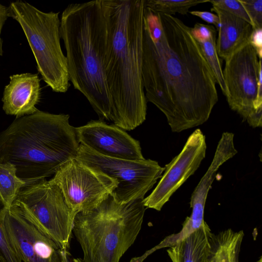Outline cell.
I'll return each mask as SVG.
<instances>
[{
    "mask_svg": "<svg viewBox=\"0 0 262 262\" xmlns=\"http://www.w3.org/2000/svg\"><path fill=\"white\" fill-rule=\"evenodd\" d=\"M158 14L159 40H152L143 25V84L147 101L179 133L208 120L218 101L216 81L191 28L172 15Z\"/></svg>",
    "mask_w": 262,
    "mask_h": 262,
    "instance_id": "6da1fadb",
    "label": "cell"
},
{
    "mask_svg": "<svg viewBox=\"0 0 262 262\" xmlns=\"http://www.w3.org/2000/svg\"><path fill=\"white\" fill-rule=\"evenodd\" d=\"M107 20L104 70L112 103V119L131 130L146 119L142 80L145 0H103Z\"/></svg>",
    "mask_w": 262,
    "mask_h": 262,
    "instance_id": "7a4b0ae2",
    "label": "cell"
},
{
    "mask_svg": "<svg viewBox=\"0 0 262 262\" xmlns=\"http://www.w3.org/2000/svg\"><path fill=\"white\" fill-rule=\"evenodd\" d=\"M60 35L70 81L101 120L112 121V103L104 70L107 20L103 0L69 4L61 14Z\"/></svg>",
    "mask_w": 262,
    "mask_h": 262,
    "instance_id": "3957f363",
    "label": "cell"
},
{
    "mask_svg": "<svg viewBox=\"0 0 262 262\" xmlns=\"http://www.w3.org/2000/svg\"><path fill=\"white\" fill-rule=\"evenodd\" d=\"M69 117L38 110L16 118L0 134V162L14 165L26 186L54 175L77 157L79 143Z\"/></svg>",
    "mask_w": 262,
    "mask_h": 262,
    "instance_id": "277c9868",
    "label": "cell"
},
{
    "mask_svg": "<svg viewBox=\"0 0 262 262\" xmlns=\"http://www.w3.org/2000/svg\"><path fill=\"white\" fill-rule=\"evenodd\" d=\"M145 210L143 199L121 204L110 194L91 210L77 213L73 234L82 262H119L137 238Z\"/></svg>",
    "mask_w": 262,
    "mask_h": 262,
    "instance_id": "5b68a950",
    "label": "cell"
},
{
    "mask_svg": "<svg viewBox=\"0 0 262 262\" xmlns=\"http://www.w3.org/2000/svg\"><path fill=\"white\" fill-rule=\"evenodd\" d=\"M8 7V17L17 21L24 31L43 81L54 92H66L70 83L60 45L59 12H45L21 0Z\"/></svg>",
    "mask_w": 262,
    "mask_h": 262,
    "instance_id": "8992f818",
    "label": "cell"
},
{
    "mask_svg": "<svg viewBox=\"0 0 262 262\" xmlns=\"http://www.w3.org/2000/svg\"><path fill=\"white\" fill-rule=\"evenodd\" d=\"M10 209L35 226L62 250H68L77 213L67 205L57 185L44 179L25 186Z\"/></svg>",
    "mask_w": 262,
    "mask_h": 262,
    "instance_id": "52a82bcc",
    "label": "cell"
},
{
    "mask_svg": "<svg viewBox=\"0 0 262 262\" xmlns=\"http://www.w3.org/2000/svg\"><path fill=\"white\" fill-rule=\"evenodd\" d=\"M76 158L115 181L117 185L111 195L121 204L144 199L145 194L162 177L165 169L151 159L133 161L104 157L81 144H79Z\"/></svg>",
    "mask_w": 262,
    "mask_h": 262,
    "instance_id": "ba28073f",
    "label": "cell"
},
{
    "mask_svg": "<svg viewBox=\"0 0 262 262\" xmlns=\"http://www.w3.org/2000/svg\"><path fill=\"white\" fill-rule=\"evenodd\" d=\"M223 71L226 93L230 108L253 127L262 125V103L258 101L259 75L261 59L250 42L226 60Z\"/></svg>",
    "mask_w": 262,
    "mask_h": 262,
    "instance_id": "9c48e42d",
    "label": "cell"
},
{
    "mask_svg": "<svg viewBox=\"0 0 262 262\" xmlns=\"http://www.w3.org/2000/svg\"><path fill=\"white\" fill-rule=\"evenodd\" d=\"M50 180L59 187L66 203L76 213L97 207L117 185L113 179L76 158L62 165Z\"/></svg>",
    "mask_w": 262,
    "mask_h": 262,
    "instance_id": "30bf717a",
    "label": "cell"
},
{
    "mask_svg": "<svg viewBox=\"0 0 262 262\" xmlns=\"http://www.w3.org/2000/svg\"><path fill=\"white\" fill-rule=\"evenodd\" d=\"M205 137L200 129L188 138L182 151L165 166L151 193L143 199L146 208L160 211L172 195L199 167L206 156Z\"/></svg>",
    "mask_w": 262,
    "mask_h": 262,
    "instance_id": "8fae6325",
    "label": "cell"
},
{
    "mask_svg": "<svg viewBox=\"0 0 262 262\" xmlns=\"http://www.w3.org/2000/svg\"><path fill=\"white\" fill-rule=\"evenodd\" d=\"M0 227L22 261L63 262L59 245L11 210H0Z\"/></svg>",
    "mask_w": 262,
    "mask_h": 262,
    "instance_id": "7c38bea8",
    "label": "cell"
},
{
    "mask_svg": "<svg viewBox=\"0 0 262 262\" xmlns=\"http://www.w3.org/2000/svg\"><path fill=\"white\" fill-rule=\"evenodd\" d=\"M75 128L79 143L98 155L133 161L145 159L139 141L115 124L91 120Z\"/></svg>",
    "mask_w": 262,
    "mask_h": 262,
    "instance_id": "4fadbf2b",
    "label": "cell"
},
{
    "mask_svg": "<svg viewBox=\"0 0 262 262\" xmlns=\"http://www.w3.org/2000/svg\"><path fill=\"white\" fill-rule=\"evenodd\" d=\"M237 153L233 137L228 134H223L211 164L192 193L190 202L192 208L190 215L186 218L178 233L166 236L160 243L162 248H169L175 245L201 227L205 222L204 209L207 194L216 172L222 165Z\"/></svg>",
    "mask_w": 262,
    "mask_h": 262,
    "instance_id": "5bb4252c",
    "label": "cell"
},
{
    "mask_svg": "<svg viewBox=\"0 0 262 262\" xmlns=\"http://www.w3.org/2000/svg\"><path fill=\"white\" fill-rule=\"evenodd\" d=\"M40 79L38 74L26 73L10 76V81L4 90L2 99L3 110L7 115L16 118L32 115L41 96Z\"/></svg>",
    "mask_w": 262,
    "mask_h": 262,
    "instance_id": "9a60e30c",
    "label": "cell"
},
{
    "mask_svg": "<svg viewBox=\"0 0 262 262\" xmlns=\"http://www.w3.org/2000/svg\"><path fill=\"white\" fill-rule=\"evenodd\" d=\"M211 11L220 19L216 48L219 57L226 60L233 53L250 42L253 28L244 19L212 6Z\"/></svg>",
    "mask_w": 262,
    "mask_h": 262,
    "instance_id": "2e32d148",
    "label": "cell"
},
{
    "mask_svg": "<svg viewBox=\"0 0 262 262\" xmlns=\"http://www.w3.org/2000/svg\"><path fill=\"white\" fill-rule=\"evenodd\" d=\"M212 234L205 221L200 228L167 250L172 262H208Z\"/></svg>",
    "mask_w": 262,
    "mask_h": 262,
    "instance_id": "e0dca14e",
    "label": "cell"
},
{
    "mask_svg": "<svg viewBox=\"0 0 262 262\" xmlns=\"http://www.w3.org/2000/svg\"><path fill=\"white\" fill-rule=\"evenodd\" d=\"M244 237L243 230L235 231L231 228L212 233L208 262H239Z\"/></svg>",
    "mask_w": 262,
    "mask_h": 262,
    "instance_id": "ac0fdd59",
    "label": "cell"
},
{
    "mask_svg": "<svg viewBox=\"0 0 262 262\" xmlns=\"http://www.w3.org/2000/svg\"><path fill=\"white\" fill-rule=\"evenodd\" d=\"M26 186V182L17 176L14 165L0 162V200L3 207L10 209L21 189Z\"/></svg>",
    "mask_w": 262,
    "mask_h": 262,
    "instance_id": "d6986e66",
    "label": "cell"
},
{
    "mask_svg": "<svg viewBox=\"0 0 262 262\" xmlns=\"http://www.w3.org/2000/svg\"><path fill=\"white\" fill-rule=\"evenodd\" d=\"M207 2L208 0H145V5L155 13L172 15L177 13L186 14L190 8Z\"/></svg>",
    "mask_w": 262,
    "mask_h": 262,
    "instance_id": "ffe728a7",
    "label": "cell"
},
{
    "mask_svg": "<svg viewBox=\"0 0 262 262\" xmlns=\"http://www.w3.org/2000/svg\"><path fill=\"white\" fill-rule=\"evenodd\" d=\"M216 35L214 33L209 39L198 42L208 63L211 68L217 83L225 95V85L223 75L222 64L216 48Z\"/></svg>",
    "mask_w": 262,
    "mask_h": 262,
    "instance_id": "44dd1931",
    "label": "cell"
},
{
    "mask_svg": "<svg viewBox=\"0 0 262 262\" xmlns=\"http://www.w3.org/2000/svg\"><path fill=\"white\" fill-rule=\"evenodd\" d=\"M208 2L212 6L239 17L252 25L248 14L239 0H208Z\"/></svg>",
    "mask_w": 262,
    "mask_h": 262,
    "instance_id": "7402d4cb",
    "label": "cell"
},
{
    "mask_svg": "<svg viewBox=\"0 0 262 262\" xmlns=\"http://www.w3.org/2000/svg\"><path fill=\"white\" fill-rule=\"evenodd\" d=\"M252 23L253 29H262V0H239Z\"/></svg>",
    "mask_w": 262,
    "mask_h": 262,
    "instance_id": "603a6c76",
    "label": "cell"
},
{
    "mask_svg": "<svg viewBox=\"0 0 262 262\" xmlns=\"http://www.w3.org/2000/svg\"><path fill=\"white\" fill-rule=\"evenodd\" d=\"M0 254L5 262H23L1 227Z\"/></svg>",
    "mask_w": 262,
    "mask_h": 262,
    "instance_id": "cb8c5ba5",
    "label": "cell"
},
{
    "mask_svg": "<svg viewBox=\"0 0 262 262\" xmlns=\"http://www.w3.org/2000/svg\"><path fill=\"white\" fill-rule=\"evenodd\" d=\"M191 32L195 40L199 42L209 39L214 33H216V30L212 25L197 23L191 28Z\"/></svg>",
    "mask_w": 262,
    "mask_h": 262,
    "instance_id": "d4e9b609",
    "label": "cell"
},
{
    "mask_svg": "<svg viewBox=\"0 0 262 262\" xmlns=\"http://www.w3.org/2000/svg\"><path fill=\"white\" fill-rule=\"evenodd\" d=\"M191 14L201 18L205 21L214 25L216 30H218L220 25V19L218 16L213 13L203 11H191L189 12Z\"/></svg>",
    "mask_w": 262,
    "mask_h": 262,
    "instance_id": "484cf974",
    "label": "cell"
},
{
    "mask_svg": "<svg viewBox=\"0 0 262 262\" xmlns=\"http://www.w3.org/2000/svg\"><path fill=\"white\" fill-rule=\"evenodd\" d=\"M250 43L256 50L258 58L262 57V29H253Z\"/></svg>",
    "mask_w": 262,
    "mask_h": 262,
    "instance_id": "4316f807",
    "label": "cell"
},
{
    "mask_svg": "<svg viewBox=\"0 0 262 262\" xmlns=\"http://www.w3.org/2000/svg\"><path fill=\"white\" fill-rule=\"evenodd\" d=\"M8 7L0 3V56L3 54V39L1 38L2 31L5 22L8 18Z\"/></svg>",
    "mask_w": 262,
    "mask_h": 262,
    "instance_id": "83f0119b",
    "label": "cell"
},
{
    "mask_svg": "<svg viewBox=\"0 0 262 262\" xmlns=\"http://www.w3.org/2000/svg\"><path fill=\"white\" fill-rule=\"evenodd\" d=\"M62 255L63 262H82L81 258L74 257L69 250H62Z\"/></svg>",
    "mask_w": 262,
    "mask_h": 262,
    "instance_id": "f1b7e54d",
    "label": "cell"
},
{
    "mask_svg": "<svg viewBox=\"0 0 262 262\" xmlns=\"http://www.w3.org/2000/svg\"><path fill=\"white\" fill-rule=\"evenodd\" d=\"M0 262H5V260L2 256V255L0 254Z\"/></svg>",
    "mask_w": 262,
    "mask_h": 262,
    "instance_id": "f546056e",
    "label": "cell"
},
{
    "mask_svg": "<svg viewBox=\"0 0 262 262\" xmlns=\"http://www.w3.org/2000/svg\"><path fill=\"white\" fill-rule=\"evenodd\" d=\"M257 262H262V257H261V256L260 257L259 260Z\"/></svg>",
    "mask_w": 262,
    "mask_h": 262,
    "instance_id": "4dcf8cb0",
    "label": "cell"
}]
</instances>
